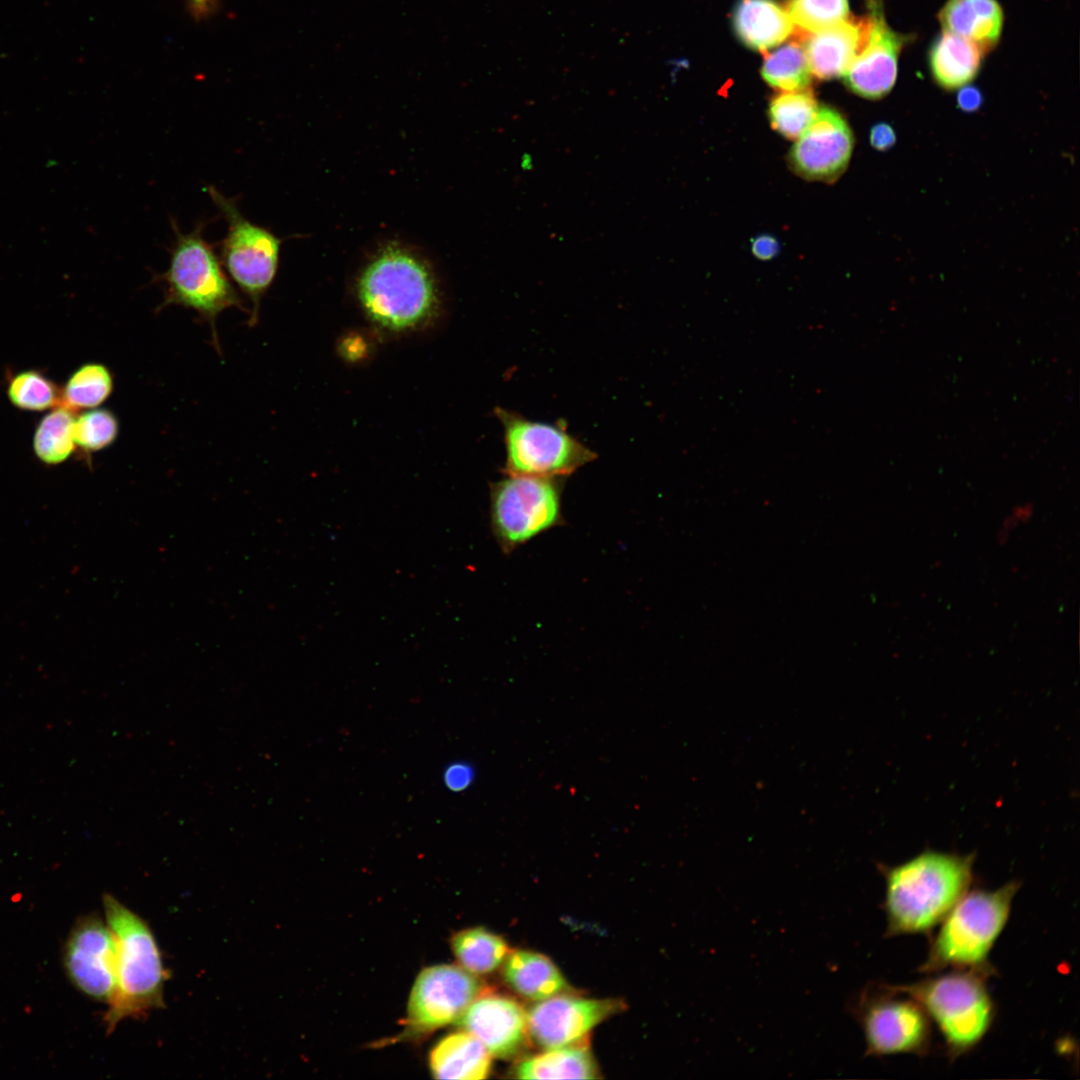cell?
<instances>
[{
  "label": "cell",
  "instance_id": "cell-11",
  "mask_svg": "<svg viewBox=\"0 0 1080 1080\" xmlns=\"http://www.w3.org/2000/svg\"><path fill=\"white\" fill-rule=\"evenodd\" d=\"M485 989L475 974L456 965L439 964L423 969L409 996L408 1032L426 1034L456 1023Z\"/></svg>",
  "mask_w": 1080,
  "mask_h": 1080
},
{
  "label": "cell",
  "instance_id": "cell-20",
  "mask_svg": "<svg viewBox=\"0 0 1080 1080\" xmlns=\"http://www.w3.org/2000/svg\"><path fill=\"white\" fill-rule=\"evenodd\" d=\"M503 963L505 983L523 998L540 1001L570 989L558 967L538 952L514 950Z\"/></svg>",
  "mask_w": 1080,
  "mask_h": 1080
},
{
  "label": "cell",
  "instance_id": "cell-6",
  "mask_svg": "<svg viewBox=\"0 0 1080 1080\" xmlns=\"http://www.w3.org/2000/svg\"><path fill=\"white\" fill-rule=\"evenodd\" d=\"M206 225L201 220L193 230L183 233L176 221H171L175 238L169 249V264L157 279L164 290L163 305H180L197 312L209 323L218 347V315L231 307H244L215 248L204 237Z\"/></svg>",
  "mask_w": 1080,
  "mask_h": 1080
},
{
  "label": "cell",
  "instance_id": "cell-29",
  "mask_svg": "<svg viewBox=\"0 0 1080 1080\" xmlns=\"http://www.w3.org/2000/svg\"><path fill=\"white\" fill-rule=\"evenodd\" d=\"M7 395L16 408L24 411H43L61 402L55 383L34 369L15 374L9 381Z\"/></svg>",
  "mask_w": 1080,
  "mask_h": 1080
},
{
  "label": "cell",
  "instance_id": "cell-31",
  "mask_svg": "<svg viewBox=\"0 0 1080 1080\" xmlns=\"http://www.w3.org/2000/svg\"><path fill=\"white\" fill-rule=\"evenodd\" d=\"M119 434L116 415L106 408H93L74 420L73 436L76 446L86 454L111 446Z\"/></svg>",
  "mask_w": 1080,
  "mask_h": 1080
},
{
  "label": "cell",
  "instance_id": "cell-10",
  "mask_svg": "<svg viewBox=\"0 0 1080 1080\" xmlns=\"http://www.w3.org/2000/svg\"><path fill=\"white\" fill-rule=\"evenodd\" d=\"M907 996V995H906ZM862 1027L866 1056L927 1054L932 1042L931 1019L913 998H900L887 984H869L848 1005Z\"/></svg>",
  "mask_w": 1080,
  "mask_h": 1080
},
{
  "label": "cell",
  "instance_id": "cell-35",
  "mask_svg": "<svg viewBox=\"0 0 1080 1080\" xmlns=\"http://www.w3.org/2000/svg\"><path fill=\"white\" fill-rule=\"evenodd\" d=\"M869 141L875 149L885 151L894 145L896 134L890 125L878 123L870 129Z\"/></svg>",
  "mask_w": 1080,
  "mask_h": 1080
},
{
  "label": "cell",
  "instance_id": "cell-9",
  "mask_svg": "<svg viewBox=\"0 0 1080 1080\" xmlns=\"http://www.w3.org/2000/svg\"><path fill=\"white\" fill-rule=\"evenodd\" d=\"M496 413L504 432L506 475L564 479L597 457L564 424L533 421L499 408Z\"/></svg>",
  "mask_w": 1080,
  "mask_h": 1080
},
{
  "label": "cell",
  "instance_id": "cell-34",
  "mask_svg": "<svg viewBox=\"0 0 1080 1080\" xmlns=\"http://www.w3.org/2000/svg\"><path fill=\"white\" fill-rule=\"evenodd\" d=\"M781 250L779 240L771 234H759L751 239L752 254L759 260L775 258Z\"/></svg>",
  "mask_w": 1080,
  "mask_h": 1080
},
{
  "label": "cell",
  "instance_id": "cell-14",
  "mask_svg": "<svg viewBox=\"0 0 1080 1080\" xmlns=\"http://www.w3.org/2000/svg\"><path fill=\"white\" fill-rule=\"evenodd\" d=\"M854 135L835 109L821 107L788 153L792 171L809 181L835 182L846 170Z\"/></svg>",
  "mask_w": 1080,
  "mask_h": 1080
},
{
  "label": "cell",
  "instance_id": "cell-19",
  "mask_svg": "<svg viewBox=\"0 0 1080 1080\" xmlns=\"http://www.w3.org/2000/svg\"><path fill=\"white\" fill-rule=\"evenodd\" d=\"M491 1055L472 1034L460 1031L441 1038L429 1054L436 1079L480 1080L487 1078Z\"/></svg>",
  "mask_w": 1080,
  "mask_h": 1080
},
{
  "label": "cell",
  "instance_id": "cell-36",
  "mask_svg": "<svg viewBox=\"0 0 1080 1080\" xmlns=\"http://www.w3.org/2000/svg\"><path fill=\"white\" fill-rule=\"evenodd\" d=\"M957 103L964 111H975L982 103V95L974 87H963L958 93Z\"/></svg>",
  "mask_w": 1080,
  "mask_h": 1080
},
{
  "label": "cell",
  "instance_id": "cell-7",
  "mask_svg": "<svg viewBox=\"0 0 1080 1080\" xmlns=\"http://www.w3.org/2000/svg\"><path fill=\"white\" fill-rule=\"evenodd\" d=\"M562 478L506 475L490 486V527L504 554L565 523Z\"/></svg>",
  "mask_w": 1080,
  "mask_h": 1080
},
{
  "label": "cell",
  "instance_id": "cell-16",
  "mask_svg": "<svg viewBox=\"0 0 1080 1080\" xmlns=\"http://www.w3.org/2000/svg\"><path fill=\"white\" fill-rule=\"evenodd\" d=\"M456 1023L476 1037L496 1058L515 1057L530 1041L524 1008L511 997L486 989Z\"/></svg>",
  "mask_w": 1080,
  "mask_h": 1080
},
{
  "label": "cell",
  "instance_id": "cell-28",
  "mask_svg": "<svg viewBox=\"0 0 1080 1080\" xmlns=\"http://www.w3.org/2000/svg\"><path fill=\"white\" fill-rule=\"evenodd\" d=\"M817 111L813 91L805 88L776 93L770 99L768 117L771 127L777 133L794 140L810 125Z\"/></svg>",
  "mask_w": 1080,
  "mask_h": 1080
},
{
  "label": "cell",
  "instance_id": "cell-24",
  "mask_svg": "<svg viewBox=\"0 0 1080 1080\" xmlns=\"http://www.w3.org/2000/svg\"><path fill=\"white\" fill-rule=\"evenodd\" d=\"M451 948L460 966L475 975L496 970L510 952L502 937L483 927L457 932L451 939Z\"/></svg>",
  "mask_w": 1080,
  "mask_h": 1080
},
{
  "label": "cell",
  "instance_id": "cell-22",
  "mask_svg": "<svg viewBox=\"0 0 1080 1080\" xmlns=\"http://www.w3.org/2000/svg\"><path fill=\"white\" fill-rule=\"evenodd\" d=\"M984 53L974 42L944 31L929 51L932 75L944 89L964 87L977 75Z\"/></svg>",
  "mask_w": 1080,
  "mask_h": 1080
},
{
  "label": "cell",
  "instance_id": "cell-15",
  "mask_svg": "<svg viewBox=\"0 0 1080 1080\" xmlns=\"http://www.w3.org/2000/svg\"><path fill=\"white\" fill-rule=\"evenodd\" d=\"M871 26L868 38L843 74L846 86L855 94L879 99L893 88L898 57L905 36L893 31L885 21L878 0L869 1Z\"/></svg>",
  "mask_w": 1080,
  "mask_h": 1080
},
{
  "label": "cell",
  "instance_id": "cell-21",
  "mask_svg": "<svg viewBox=\"0 0 1080 1080\" xmlns=\"http://www.w3.org/2000/svg\"><path fill=\"white\" fill-rule=\"evenodd\" d=\"M939 21L944 31L966 38L987 52L999 40L1003 12L996 0H948Z\"/></svg>",
  "mask_w": 1080,
  "mask_h": 1080
},
{
  "label": "cell",
  "instance_id": "cell-32",
  "mask_svg": "<svg viewBox=\"0 0 1080 1080\" xmlns=\"http://www.w3.org/2000/svg\"><path fill=\"white\" fill-rule=\"evenodd\" d=\"M475 769L466 761H455L449 764L443 773V782L448 790L461 792L469 788L475 780Z\"/></svg>",
  "mask_w": 1080,
  "mask_h": 1080
},
{
  "label": "cell",
  "instance_id": "cell-25",
  "mask_svg": "<svg viewBox=\"0 0 1080 1080\" xmlns=\"http://www.w3.org/2000/svg\"><path fill=\"white\" fill-rule=\"evenodd\" d=\"M763 79L781 91L808 88L812 73L803 42L797 36L768 52L761 67Z\"/></svg>",
  "mask_w": 1080,
  "mask_h": 1080
},
{
  "label": "cell",
  "instance_id": "cell-2",
  "mask_svg": "<svg viewBox=\"0 0 1080 1080\" xmlns=\"http://www.w3.org/2000/svg\"><path fill=\"white\" fill-rule=\"evenodd\" d=\"M105 921L116 944V986L104 1021L111 1033L127 1018L165 1007L168 972L148 923L111 894L103 895Z\"/></svg>",
  "mask_w": 1080,
  "mask_h": 1080
},
{
  "label": "cell",
  "instance_id": "cell-12",
  "mask_svg": "<svg viewBox=\"0 0 1080 1080\" xmlns=\"http://www.w3.org/2000/svg\"><path fill=\"white\" fill-rule=\"evenodd\" d=\"M116 944L106 921L90 914L73 926L64 948L72 984L89 998L109 1003L116 986Z\"/></svg>",
  "mask_w": 1080,
  "mask_h": 1080
},
{
  "label": "cell",
  "instance_id": "cell-5",
  "mask_svg": "<svg viewBox=\"0 0 1080 1080\" xmlns=\"http://www.w3.org/2000/svg\"><path fill=\"white\" fill-rule=\"evenodd\" d=\"M977 970H953L908 985H889L917 1001L937 1025L948 1055L956 1058L974 1048L989 1031L995 1005Z\"/></svg>",
  "mask_w": 1080,
  "mask_h": 1080
},
{
  "label": "cell",
  "instance_id": "cell-27",
  "mask_svg": "<svg viewBox=\"0 0 1080 1080\" xmlns=\"http://www.w3.org/2000/svg\"><path fill=\"white\" fill-rule=\"evenodd\" d=\"M113 386V375L107 366L85 363L67 379L61 392L62 406L71 411L96 408L110 397Z\"/></svg>",
  "mask_w": 1080,
  "mask_h": 1080
},
{
  "label": "cell",
  "instance_id": "cell-26",
  "mask_svg": "<svg viewBox=\"0 0 1080 1080\" xmlns=\"http://www.w3.org/2000/svg\"><path fill=\"white\" fill-rule=\"evenodd\" d=\"M74 420L73 411L64 406L54 408L40 420L33 436V450L41 462L56 465L71 456L76 447Z\"/></svg>",
  "mask_w": 1080,
  "mask_h": 1080
},
{
  "label": "cell",
  "instance_id": "cell-3",
  "mask_svg": "<svg viewBox=\"0 0 1080 1080\" xmlns=\"http://www.w3.org/2000/svg\"><path fill=\"white\" fill-rule=\"evenodd\" d=\"M357 295L367 317L395 332L422 326L438 307V290L428 264L407 248L390 244L363 269Z\"/></svg>",
  "mask_w": 1080,
  "mask_h": 1080
},
{
  "label": "cell",
  "instance_id": "cell-30",
  "mask_svg": "<svg viewBox=\"0 0 1080 1080\" xmlns=\"http://www.w3.org/2000/svg\"><path fill=\"white\" fill-rule=\"evenodd\" d=\"M795 35L818 32L847 17L848 0H787Z\"/></svg>",
  "mask_w": 1080,
  "mask_h": 1080
},
{
  "label": "cell",
  "instance_id": "cell-4",
  "mask_svg": "<svg viewBox=\"0 0 1080 1080\" xmlns=\"http://www.w3.org/2000/svg\"><path fill=\"white\" fill-rule=\"evenodd\" d=\"M1019 887L1011 881L995 890L967 891L941 921L919 971L953 968L992 975L988 955L1008 921Z\"/></svg>",
  "mask_w": 1080,
  "mask_h": 1080
},
{
  "label": "cell",
  "instance_id": "cell-8",
  "mask_svg": "<svg viewBox=\"0 0 1080 1080\" xmlns=\"http://www.w3.org/2000/svg\"><path fill=\"white\" fill-rule=\"evenodd\" d=\"M205 191L227 223L226 235L219 242V258L229 278L249 297L253 306L249 322L254 325L261 299L277 274L282 240L247 219L236 199L213 185Z\"/></svg>",
  "mask_w": 1080,
  "mask_h": 1080
},
{
  "label": "cell",
  "instance_id": "cell-1",
  "mask_svg": "<svg viewBox=\"0 0 1080 1080\" xmlns=\"http://www.w3.org/2000/svg\"><path fill=\"white\" fill-rule=\"evenodd\" d=\"M975 854L924 851L896 866L878 865L885 879L886 936L927 933L968 891Z\"/></svg>",
  "mask_w": 1080,
  "mask_h": 1080
},
{
  "label": "cell",
  "instance_id": "cell-17",
  "mask_svg": "<svg viewBox=\"0 0 1080 1080\" xmlns=\"http://www.w3.org/2000/svg\"><path fill=\"white\" fill-rule=\"evenodd\" d=\"M871 19L846 17L823 30L794 35L803 42L812 75L830 80L843 75L864 46Z\"/></svg>",
  "mask_w": 1080,
  "mask_h": 1080
},
{
  "label": "cell",
  "instance_id": "cell-13",
  "mask_svg": "<svg viewBox=\"0 0 1080 1080\" xmlns=\"http://www.w3.org/2000/svg\"><path fill=\"white\" fill-rule=\"evenodd\" d=\"M623 1008L612 999L558 994L533 1004L526 1012L530 1041L546 1050L587 1040L588 1033Z\"/></svg>",
  "mask_w": 1080,
  "mask_h": 1080
},
{
  "label": "cell",
  "instance_id": "cell-18",
  "mask_svg": "<svg viewBox=\"0 0 1080 1080\" xmlns=\"http://www.w3.org/2000/svg\"><path fill=\"white\" fill-rule=\"evenodd\" d=\"M732 25L743 45L761 52L778 46L794 33L786 9L775 0H738Z\"/></svg>",
  "mask_w": 1080,
  "mask_h": 1080
},
{
  "label": "cell",
  "instance_id": "cell-23",
  "mask_svg": "<svg viewBox=\"0 0 1080 1080\" xmlns=\"http://www.w3.org/2000/svg\"><path fill=\"white\" fill-rule=\"evenodd\" d=\"M515 1075L520 1079H596L599 1070L587 1041L546 1049L519 1061Z\"/></svg>",
  "mask_w": 1080,
  "mask_h": 1080
},
{
  "label": "cell",
  "instance_id": "cell-33",
  "mask_svg": "<svg viewBox=\"0 0 1080 1080\" xmlns=\"http://www.w3.org/2000/svg\"><path fill=\"white\" fill-rule=\"evenodd\" d=\"M184 10L194 23L215 18L223 8V0H182Z\"/></svg>",
  "mask_w": 1080,
  "mask_h": 1080
}]
</instances>
